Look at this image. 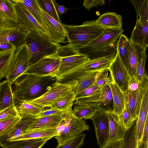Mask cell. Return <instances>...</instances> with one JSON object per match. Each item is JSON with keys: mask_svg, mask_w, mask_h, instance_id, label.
<instances>
[{"mask_svg": "<svg viewBox=\"0 0 148 148\" xmlns=\"http://www.w3.org/2000/svg\"><path fill=\"white\" fill-rule=\"evenodd\" d=\"M109 85L112 95L113 109L112 112L118 115L125 108L124 95L114 80Z\"/></svg>", "mask_w": 148, "mask_h": 148, "instance_id": "25", "label": "cell"}, {"mask_svg": "<svg viewBox=\"0 0 148 148\" xmlns=\"http://www.w3.org/2000/svg\"><path fill=\"white\" fill-rule=\"evenodd\" d=\"M122 16L115 12H108L103 13L96 21L105 28H121L122 26Z\"/></svg>", "mask_w": 148, "mask_h": 148, "instance_id": "21", "label": "cell"}, {"mask_svg": "<svg viewBox=\"0 0 148 148\" xmlns=\"http://www.w3.org/2000/svg\"><path fill=\"white\" fill-rule=\"evenodd\" d=\"M12 84L5 80L0 83V111L11 105L15 103L13 92Z\"/></svg>", "mask_w": 148, "mask_h": 148, "instance_id": "22", "label": "cell"}, {"mask_svg": "<svg viewBox=\"0 0 148 148\" xmlns=\"http://www.w3.org/2000/svg\"><path fill=\"white\" fill-rule=\"evenodd\" d=\"M56 79L54 77L32 74L21 75L14 84L13 94L15 103L36 99L44 94Z\"/></svg>", "mask_w": 148, "mask_h": 148, "instance_id": "1", "label": "cell"}, {"mask_svg": "<svg viewBox=\"0 0 148 148\" xmlns=\"http://www.w3.org/2000/svg\"><path fill=\"white\" fill-rule=\"evenodd\" d=\"M63 119L62 114L38 118L24 132L35 130L57 128Z\"/></svg>", "mask_w": 148, "mask_h": 148, "instance_id": "20", "label": "cell"}, {"mask_svg": "<svg viewBox=\"0 0 148 148\" xmlns=\"http://www.w3.org/2000/svg\"><path fill=\"white\" fill-rule=\"evenodd\" d=\"M77 84L76 79L63 83L56 80L42 96L36 99L25 101L44 110L45 107H49L59 99L73 90Z\"/></svg>", "mask_w": 148, "mask_h": 148, "instance_id": "7", "label": "cell"}, {"mask_svg": "<svg viewBox=\"0 0 148 148\" xmlns=\"http://www.w3.org/2000/svg\"><path fill=\"white\" fill-rule=\"evenodd\" d=\"M114 79L109 68L98 72L94 85L102 88L109 85Z\"/></svg>", "mask_w": 148, "mask_h": 148, "instance_id": "38", "label": "cell"}, {"mask_svg": "<svg viewBox=\"0 0 148 148\" xmlns=\"http://www.w3.org/2000/svg\"><path fill=\"white\" fill-rule=\"evenodd\" d=\"M148 114V74L146 77L144 94L137 119V135L138 148L141 142Z\"/></svg>", "mask_w": 148, "mask_h": 148, "instance_id": "17", "label": "cell"}, {"mask_svg": "<svg viewBox=\"0 0 148 148\" xmlns=\"http://www.w3.org/2000/svg\"><path fill=\"white\" fill-rule=\"evenodd\" d=\"M19 26L13 3L10 0H0V29Z\"/></svg>", "mask_w": 148, "mask_h": 148, "instance_id": "14", "label": "cell"}, {"mask_svg": "<svg viewBox=\"0 0 148 148\" xmlns=\"http://www.w3.org/2000/svg\"><path fill=\"white\" fill-rule=\"evenodd\" d=\"M97 72H90L76 79L77 81V85L73 90L75 95L94 84Z\"/></svg>", "mask_w": 148, "mask_h": 148, "instance_id": "33", "label": "cell"}, {"mask_svg": "<svg viewBox=\"0 0 148 148\" xmlns=\"http://www.w3.org/2000/svg\"><path fill=\"white\" fill-rule=\"evenodd\" d=\"M124 143V139L110 140L100 148H122Z\"/></svg>", "mask_w": 148, "mask_h": 148, "instance_id": "49", "label": "cell"}, {"mask_svg": "<svg viewBox=\"0 0 148 148\" xmlns=\"http://www.w3.org/2000/svg\"><path fill=\"white\" fill-rule=\"evenodd\" d=\"M22 118L15 129L10 134L3 139L0 140V144L10 139L22 135L25 130L38 117L31 115L21 116Z\"/></svg>", "mask_w": 148, "mask_h": 148, "instance_id": "24", "label": "cell"}, {"mask_svg": "<svg viewBox=\"0 0 148 148\" xmlns=\"http://www.w3.org/2000/svg\"><path fill=\"white\" fill-rule=\"evenodd\" d=\"M16 106L19 114L21 116H36L44 110L36 105L25 101L19 102Z\"/></svg>", "mask_w": 148, "mask_h": 148, "instance_id": "37", "label": "cell"}, {"mask_svg": "<svg viewBox=\"0 0 148 148\" xmlns=\"http://www.w3.org/2000/svg\"><path fill=\"white\" fill-rule=\"evenodd\" d=\"M137 19L140 21L148 20V0H144L137 14Z\"/></svg>", "mask_w": 148, "mask_h": 148, "instance_id": "45", "label": "cell"}, {"mask_svg": "<svg viewBox=\"0 0 148 148\" xmlns=\"http://www.w3.org/2000/svg\"><path fill=\"white\" fill-rule=\"evenodd\" d=\"M130 39L133 43L146 50L148 47V20L141 21L137 19Z\"/></svg>", "mask_w": 148, "mask_h": 148, "instance_id": "18", "label": "cell"}, {"mask_svg": "<svg viewBox=\"0 0 148 148\" xmlns=\"http://www.w3.org/2000/svg\"><path fill=\"white\" fill-rule=\"evenodd\" d=\"M64 114L66 120L65 126L61 133L55 137L58 144L76 136L89 128L85 120L79 119L74 116L72 112V107L64 111Z\"/></svg>", "mask_w": 148, "mask_h": 148, "instance_id": "9", "label": "cell"}, {"mask_svg": "<svg viewBox=\"0 0 148 148\" xmlns=\"http://www.w3.org/2000/svg\"><path fill=\"white\" fill-rule=\"evenodd\" d=\"M11 1L14 3L18 23L24 31L27 32L29 31L36 32L52 41L47 31L38 23L23 3L18 0H11Z\"/></svg>", "mask_w": 148, "mask_h": 148, "instance_id": "10", "label": "cell"}, {"mask_svg": "<svg viewBox=\"0 0 148 148\" xmlns=\"http://www.w3.org/2000/svg\"><path fill=\"white\" fill-rule=\"evenodd\" d=\"M101 89L93 84L75 95V100L79 98L86 97L90 95Z\"/></svg>", "mask_w": 148, "mask_h": 148, "instance_id": "46", "label": "cell"}, {"mask_svg": "<svg viewBox=\"0 0 148 148\" xmlns=\"http://www.w3.org/2000/svg\"><path fill=\"white\" fill-rule=\"evenodd\" d=\"M64 112L54 108H50L43 110L36 116L38 118L55 115H62Z\"/></svg>", "mask_w": 148, "mask_h": 148, "instance_id": "47", "label": "cell"}, {"mask_svg": "<svg viewBox=\"0 0 148 148\" xmlns=\"http://www.w3.org/2000/svg\"><path fill=\"white\" fill-rule=\"evenodd\" d=\"M58 53L61 59L56 75L57 81L90 60L88 56L80 53L77 49L69 44L61 46L59 48Z\"/></svg>", "mask_w": 148, "mask_h": 148, "instance_id": "6", "label": "cell"}, {"mask_svg": "<svg viewBox=\"0 0 148 148\" xmlns=\"http://www.w3.org/2000/svg\"><path fill=\"white\" fill-rule=\"evenodd\" d=\"M105 1L84 0L83 6L88 11L92 8L97 7L98 6L103 5L105 4Z\"/></svg>", "mask_w": 148, "mask_h": 148, "instance_id": "48", "label": "cell"}, {"mask_svg": "<svg viewBox=\"0 0 148 148\" xmlns=\"http://www.w3.org/2000/svg\"><path fill=\"white\" fill-rule=\"evenodd\" d=\"M112 100L111 89L109 85H107L101 89V100L98 105L100 111L106 112H112L113 110L110 107Z\"/></svg>", "mask_w": 148, "mask_h": 148, "instance_id": "34", "label": "cell"}, {"mask_svg": "<svg viewBox=\"0 0 148 148\" xmlns=\"http://www.w3.org/2000/svg\"><path fill=\"white\" fill-rule=\"evenodd\" d=\"M53 1L59 16H60L62 14L67 12L68 9L65 8L64 5H58L55 0H53Z\"/></svg>", "mask_w": 148, "mask_h": 148, "instance_id": "52", "label": "cell"}, {"mask_svg": "<svg viewBox=\"0 0 148 148\" xmlns=\"http://www.w3.org/2000/svg\"><path fill=\"white\" fill-rule=\"evenodd\" d=\"M24 45L28 58L29 66L45 56L56 53L61 46L33 31L27 32Z\"/></svg>", "mask_w": 148, "mask_h": 148, "instance_id": "3", "label": "cell"}, {"mask_svg": "<svg viewBox=\"0 0 148 148\" xmlns=\"http://www.w3.org/2000/svg\"><path fill=\"white\" fill-rule=\"evenodd\" d=\"M63 25L66 32L69 44L76 48L92 41L106 29L99 25L96 20L86 21L79 25Z\"/></svg>", "mask_w": 148, "mask_h": 148, "instance_id": "4", "label": "cell"}, {"mask_svg": "<svg viewBox=\"0 0 148 148\" xmlns=\"http://www.w3.org/2000/svg\"><path fill=\"white\" fill-rule=\"evenodd\" d=\"M109 69L115 83L123 92H125L128 90L131 75L122 61L118 52Z\"/></svg>", "mask_w": 148, "mask_h": 148, "instance_id": "13", "label": "cell"}, {"mask_svg": "<svg viewBox=\"0 0 148 148\" xmlns=\"http://www.w3.org/2000/svg\"><path fill=\"white\" fill-rule=\"evenodd\" d=\"M20 115L15 104L14 103L0 111V120Z\"/></svg>", "mask_w": 148, "mask_h": 148, "instance_id": "44", "label": "cell"}, {"mask_svg": "<svg viewBox=\"0 0 148 148\" xmlns=\"http://www.w3.org/2000/svg\"><path fill=\"white\" fill-rule=\"evenodd\" d=\"M146 50L141 48L139 53L137 64V70L134 75L138 80L141 82L147 73L145 69V65L147 55Z\"/></svg>", "mask_w": 148, "mask_h": 148, "instance_id": "39", "label": "cell"}, {"mask_svg": "<svg viewBox=\"0 0 148 148\" xmlns=\"http://www.w3.org/2000/svg\"><path fill=\"white\" fill-rule=\"evenodd\" d=\"M100 111L96 105H75L72 110L73 114L79 119H90L95 113Z\"/></svg>", "mask_w": 148, "mask_h": 148, "instance_id": "30", "label": "cell"}, {"mask_svg": "<svg viewBox=\"0 0 148 148\" xmlns=\"http://www.w3.org/2000/svg\"><path fill=\"white\" fill-rule=\"evenodd\" d=\"M147 148H148V145Z\"/></svg>", "mask_w": 148, "mask_h": 148, "instance_id": "55", "label": "cell"}, {"mask_svg": "<svg viewBox=\"0 0 148 148\" xmlns=\"http://www.w3.org/2000/svg\"><path fill=\"white\" fill-rule=\"evenodd\" d=\"M38 3L44 11L59 23H62L56 12L53 0H37Z\"/></svg>", "mask_w": 148, "mask_h": 148, "instance_id": "42", "label": "cell"}, {"mask_svg": "<svg viewBox=\"0 0 148 148\" xmlns=\"http://www.w3.org/2000/svg\"><path fill=\"white\" fill-rule=\"evenodd\" d=\"M85 136V134L81 133L61 144H58L56 148H80L84 143Z\"/></svg>", "mask_w": 148, "mask_h": 148, "instance_id": "41", "label": "cell"}, {"mask_svg": "<svg viewBox=\"0 0 148 148\" xmlns=\"http://www.w3.org/2000/svg\"><path fill=\"white\" fill-rule=\"evenodd\" d=\"M147 75V73L145 74L143 84L138 90L132 91L128 89L123 92L125 99V108L132 117L135 120L138 115Z\"/></svg>", "mask_w": 148, "mask_h": 148, "instance_id": "12", "label": "cell"}, {"mask_svg": "<svg viewBox=\"0 0 148 148\" xmlns=\"http://www.w3.org/2000/svg\"><path fill=\"white\" fill-rule=\"evenodd\" d=\"M107 113L110 129L109 140L123 139L125 131L121 126L118 115L112 112Z\"/></svg>", "mask_w": 148, "mask_h": 148, "instance_id": "26", "label": "cell"}, {"mask_svg": "<svg viewBox=\"0 0 148 148\" xmlns=\"http://www.w3.org/2000/svg\"><path fill=\"white\" fill-rule=\"evenodd\" d=\"M143 1L144 0L130 1V2L132 4L134 7L137 14L138 13V10Z\"/></svg>", "mask_w": 148, "mask_h": 148, "instance_id": "54", "label": "cell"}, {"mask_svg": "<svg viewBox=\"0 0 148 148\" xmlns=\"http://www.w3.org/2000/svg\"><path fill=\"white\" fill-rule=\"evenodd\" d=\"M118 116L121 126L125 131L132 127L136 120L132 117L125 108Z\"/></svg>", "mask_w": 148, "mask_h": 148, "instance_id": "43", "label": "cell"}, {"mask_svg": "<svg viewBox=\"0 0 148 148\" xmlns=\"http://www.w3.org/2000/svg\"><path fill=\"white\" fill-rule=\"evenodd\" d=\"M60 59L61 57L58 52L54 54L45 56L29 66L21 75L32 74L40 76H50L56 77Z\"/></svg>", "mask_w": 148, "mask_h": 148, "instance_id": "8", "label": "cell"}, {"mask_svg": "<svg viewBox=\"0 0 148 148\" xmlns=\"http://www.w3.org/2000/svg\"><path fill=\"white\" fill-rule=\"evenodd\" d=\"M29 66L28 58L24 45L14 51L6 62L0 68V79L5 77L6 80L12 84Z\"/></svg>", "mask_w": 148, "mask_h": 148, "instance_id": "5", "label": "cell"}, {"mask_svg": "<svg viewBox=\"0 0 148 148\" xmlns=\"http://www.w3.org/2000/svg\"><path fill=\"white\" fill-rule=\"evenodd\" d=\"M124 143L122 148H138L137 135V119L132 127L125 131Z\"/></svg>", "mask_w": 148, "mask_h": 148, "instance_id": "36", "label": "cell"}, {"mask_svg": "<svg viewBox=\"0 0 148 148\" xmlns=\"http://www.w3.org/2000/svg\"><path fill=\"white\" fill-rule=\"evenodd\" d=\"M18 0L23 4L38 23L45 29L50 36L47 26L44 21L42 12L37 0Z\"/></svg>", "mask_w": 148, "mask_h": 148, "instance_id": "28", "label": "cell"}, {"mask_svg": "<svg viewBox=\"0 0 148 148\" xmlns=\"http://www.w3.org/2000/svg\"><path fill=\"white\" fill-rule=\"evenodd\" d=\"M101 89L88 96L76 99L74 104L76 105H96L98 107L99 103L101 100Z\"/></svg>", "mask_w": 148, "mask_h": 148, "instance_id": "40", "label": "cell"}, {"mask_svg": "<svg viewBox=\"0 0 148 148\" xmlns=\"http://www.w3.org/2000/svg\"><path fill=\"white\" fill-rule=\"evenodd\" d=\"M115 58L101 57L90 60L82 65V68L87 72H98L109 68Z\"/></svg>", "mask_w": 148, "mask_h": 148, "instance_id": "23", "label": "cell"}, {"mask_svg": "<svg viewBox=\"0 0 148 148\" xmlns=\"http://www.w3.org/2000/svg\"><path fill=\"white\" fill-rule=\"evenodd\" d=\"M94 124L98 145L100 148L109 139L110 129L107 112L99 111L90 119Z\"/></svg>", "mask_w": 148, "mask_h": 148, "instance_id": "11", "label": "cell"}, {"mask_svg": "<svg viewBox=\"0 0 148 148\" xmlns=\"http://www.w3.org/2000/svg\"><path fill=\"white\" fill-rule=\"evenodd\" d=\"M75 97V92L73 90L52 103L49 107L64 112L72 107Z\"/></svg>", "mask_w": 148, "mask_h": 148, "instance_id": "35", "label": "cell"}, {"mask_svg": "<svg viewBox=\"0 0 148 148\" xmlns=\"http://www.w3.org/2000/svg\"><path fill=\"white\" fill-rule=\"evenodd\" d=\"M148 145V114L147 117L142 140L138 148H147Z\"/></svg>", "mask_w": 148, "mask_h": 148, "instance_id": "50", "label": "cell"}, {"mask_svg": "<svg viewBox=\"0 0 148 148\" xmlns=\"http://www.w3.org/2000/svg\"><path fill=\"white\" fill-rule=\"evenodd\" d=\"M16 48L0 52V68L5 64Z\"/></svg>", "mask_w": 148, "mask_h": 148, "instance_id": "51", "label": "cell"}, {"mask_svg": "<svg viewBox=\"0 0 148 148\" xmlns=\"http://www.w3.org/2000/svg\"><path fill=\"white\" fill-rule=\"evenodd\" d=\"M51 138L48 137L7 141L0 144L3 148H41Z\"/></svg>", "mask_w": 148, "mask_h": 148, "instance_id": "19", "label": "cell"}, {"mask_svg": "<svg viewBox=\"0 0 148 148\" xmlns=\"http://www.w3.org/2000/svg\"><path fill=\"white\" fill-rule=\"evenodd\" d=\"M27 32L20 26L8 28L0 29V42H8L17 49L25 44Z\"/></svg>", "mask_w": 148, "mask_h": 148, "instance_id": "16", "label": "cell"}, {"mask_svg": "<svg viewBox=\"0 0 148 148\" xmlns=\"http://www.w3.org/2000/svg\"><path fill=\"white\" fill-rule=\"evenodd\" d=\"M141 49L130 41L127 70L131 75H135L136 73L139 53Z\"/></svg>", "mask_w": 148, "mask_h": 148, "instance_id": "32", "label": "cell"}, {"mask_svg": "<svg viewBox=\"0 0 148 148\" xmlns=\"http://www.w3.org/2000/svg\"><path fill=\"white\" fill-rule=\"evenodd\" d=\"M130 40L125 34H121L117 42V50L120 58L127 69L128 65V56Z\"/></svg>", "mask_w": 148, "mask_h": 148, "instance_id": "29", "label": "cell"}, {"mask_svg": "<svg viewBox=\"0 0 148 148\" xmlns=\"http://www.w3.org/2000/svg\"><path fill=\"white\" fill-rule=\"evenodd\" d=\"M58 135L57 128L35 130L25 132L22 135L7 141H15L24 139L48 137L52 138Z\"/></svg>", "mask_w": 148, "mask_h": 148, "instance_id": "27", "label": "cell"}, {"mask_svg": "<svg viewBox=\"0 0 148 148\" xmlns=\"http://www.w3.org/2000/svg\"><path fill=\"white\" fill-rule=\"evenodd\" d=\"M123 32L122 28H106L92 41L77 49L80 53L88 56L90 60L101 57L115 58L118 39Z\"/></svg>", "mask_w": 148, "mask_h": 148, "instance_id": "2", "label": "cell"}, {"mask_svg": "<svg viewBox=\"0 0 148 148\" xmlns=\"http://www.w3.org/2000/svg\"><path fill=\"white\" fill-rule=\"evenodd\" d=\"M40 8L44 21L47 26L52 42L56 44L64 42L66 32L63 24L57 21Z\"/></svg>", "mask_w": 148, "mask_h": 148, "instance_id": "15", "label": "cell"}, {"mask_svg": "<svg viewBox=\"0 0 148 148\" xmlns=\"http://www.w3.org/2000/svg\"><path fill=\"white\" fill-rule=\"evenodd\" d=\"M14 48L16 47L8 42H0V52Z\"/></svg>", "mask_w": 148, "mask_h": 148, "instance_id": "53", "label": "cell"}, {"mask_svg": "<svg viewBox=\"0 0 148 148\" xmlns=\"http://www.w3.org/2000/svg\"><path fill=\"white\" fill-rule=\"evenodd\" d=\"M20 115L0 120V140L6 136L15 129L21 119Z\"/></svg>", "mask_w": 148, "mask_h": 148, "instance_id": "31", "label": "cell"}]
</instances>
